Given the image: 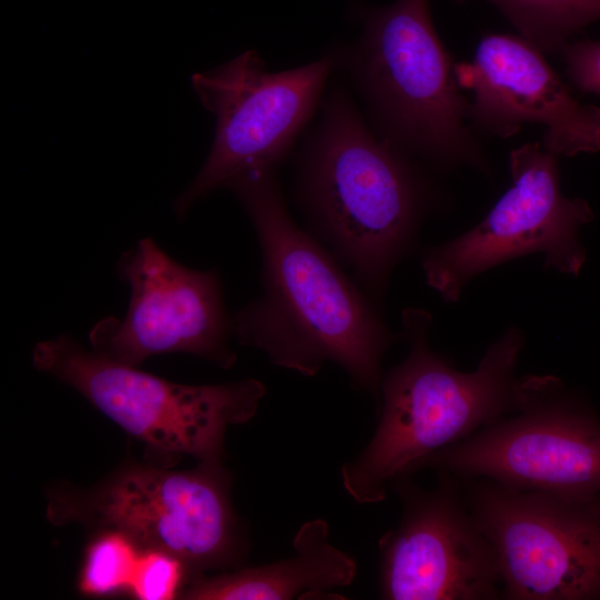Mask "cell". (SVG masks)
<instances>
[{
	"label": "cell",
	"mask_w": 600,
	"mask_h": 600,
	"mask_svg": "<svg viewBox=\"0 0 600 600\" xmlns=\"http://www.w3.org/2000/svg\"><path fill=\"white\" fill-rule=\"evenodd\" d=\"M297 193L319 241L376 299L430 202L414 159L378 133L342 88L322 101L302 146Z\"/></svg>",
	"instance_id": "2"
},
{
	"label": "cell",
	"mask_w": 600,
	"mask_h": 600,
	"mask_svg": "<svg viewBox=\"0 0 600 600\" xmlns=\"http://www.w3.org/2000/svg\"><path fill=\"white\" fill-rule=\"evenodd\" d=\"M141 548L128 534L106 528L86 548L78 588L86 596L129 591Z\"/></svg>",
	"instance_id": "16"
},
{
	"label": "cell",
	"mask_w": 600,
	"mask_h": 600,
	"mask_svg": "<svg viewBox=\"0 0 600 600\" xmlns=\"http://www.w3.org/2000/svg\"><path fill=\"white\" fill-rule=\"evenodd\" d=\"M33 366L80 392L158 458L220 462L229 426L249 421L266 394L256 379L189 386L113 361L69 336L37 343Z\"/></svg>",
	"instance_id": "5"
},
{
	"label": "cell",
	"mask_w": 600,
	"mask_h": 600,
	"mask_svg": "<svg viewBox=\"0 0 600 600\" xmlns=\"http://www.w3.org/2000/svg\"><path fill=\"white\" fill-rule=\"evenodd\" d=\"M432 491L397 480L399 526L379 541L380 591L389 600H493L501 584L491 544L452 478Z\"/></svg>",
	"instance_id": "12"
},
{
	"label": "cell",
	"mask_w": 600,
	"mask_h": 600,
	"mask_svg": "<svg viewBox=\"0 0 600 600\" xmlns=\"http://www.w3.org/2000/svg\"><path fill=\"white\" fill-rule=\"evenodd\" d=\"M467 504L506 600H600V494L572 498L478 479Z\"/></svg>",
	"instance_id": "8"
},
{
	"label": "cell",
	"mask_w": 600,
	"mask_h": 600,
	"mask_svg": "<svg viewBox=\"0 0 600 600\" xmlns=\"http://www.w3.org/2000/svg\"><path fill=\"white\" fill-rule=\"evenodd\" d=\"M407 358L381 381L382 411L366 449L341 467L342 484L359 503L386 497L389 482L419 470L437 451L469 437L528 401L537 376L516 378L523 346L518 329H509L471 372H461L431 351V316L422 309L402 312Z\"/></svg>",
	"instance_id": "3"
},
{
	"label": "cell",
	"mask_w": 600,
	"mask_h": 600,
	"mask_svg": "<svg viewBox=\"0 0 600 600\" xmlns=\"http://www.w3.org/2000/svg\"><path fill=\"white\" fill-rule=\"evenodd\" d=\"M336 64V56L328 54L271 72L256 50H248L192 74L193 91L214 118V137L202 168L174 202L177 217L243 173L278 170L314 116Z\"/></svg>",
	"instance_id": "6"
},
{
	"label": "cell",
	"mask_w": 600,
	"mask_h": 600,
	"mask_svg": "<svg viewBox=\"0 0 600 600\" xmlns=\"http://www.w3.org/2000/svg\"><path fill=\"white\" fill-rule=\"evenodd\" d=\"M544 56L519 34H484L471 61L454 63L458 84L471 93V126L500 139L542 126L541 144L558 158L599 151L600 108L579 101Z\"/></svg>",
	"instance_id": "13"
},
{
	"label": "cell",
	"mask_w": 600,
	"mask_h": 600,
	"mask_svg": "<svg viewBox=\"0 0 600 600\" xmlns=\"http://www.w3.org/2000/svg\"><path fill=\"white\" fill-rule=\"evenodd\" d=\"M117 270L131 288L129 307L122 319L108 317L93 326V351L131 367L172 352L196 354L222 368L236 362L229 347L232 319L217 271L178 263L151 238L123 253Z\"/></svg>",
	"instance_id": "11"
},
{
	"label": "cell",
	"mask_w": 600,
	"mask_h": 600,
	"mask_svg": "<svg viewBox=\"0 0 600 600\" xmlns=\"http://www.w3.org/2000/svg\"><path fill=\"white\" fill-rule=\"evenodd\" d=\"M220 462L194 470L130 466L84 492L57 493L48 516L57 523L117 529L141 549H159L201 570L231 564L238 554L236 518Z\"/></svg>",
	"instance_id": "7"
},
{
	"label": "cell",
	"mask_w": 600,
	"mask_h": 600,
	"mask_svg": "<svg viewBox=\"0 0 600 600\" xmlns=\"http://www.w3.org/2000/svg\"><path fill=\"white\" fill-rule=\"evenodd\" d=\"M360 37L343 62L374 130L411 158L437 168H489L469 120V98L433 24L429 0L356 2Z\"/></svg>",
	"instance_id": "4"
},
{
	"label": "cell",
	"mask_w": 600,
	"mask_h": 600,
	"mask_svg": "<svg viewBox=\"0 0 600 600\" xmlns=\"http://www.w3.org/2000/svg\"><path fill=\"white\" fill-rule=\"evenodd\" d=\"M483 1L493 6L520 37L544 54H559L586 28L600 22V0Z\"/></svg>",
	"instance_id": "15"
},
{
	"label": "cell",
	"mask_w": 600,
	"mask_h": 600,
	"mask_svg": "<svg viewBox=\"0 0 600 600\" xmlns=\"http://www.w3.org/2000/svg\"><path fill=\"white\" fill-rule=\"evenodd\" d=\"M424 467L520 490L599 496L600 418L558 379L538 377L520 410L429 456Z\"/></svg>",
	"instance_id": "9"
},
{
	"label": "cell",
	"mask_w": 600,
	"mask_h": 600,
	"mask_svg": "<svg viewBox=\"0 0 600 600\" xmlns=\"http://www.w3.org/2000/svg\"><path fill=\"white\" fill-rule=\"evenodd\" d=\"M509 164L511 186L483 220L423 257L427 283L446 301H457L476 274L531 252L562 273L576 276L584 263L578 231L593 213L587 201L563 196L558 157L527 142L511 150Z\"/></svg>",
	"instance_id": "10"
},
{
	"label": "cell",
	"mask_w": 600,
	"mask_h": 600,
	"mask_svg": "<svg viewBox=\"0 0 600 600\" xmlns=\"http://www.w3.org/2000/svg\"><path fill=\"white\" fill-rule=\"evenodd\" d=\"M188 566L159 549H141L130 592L140 600H170L180 596Z\"/></svg>",
	"instance_id": "17"
},
{
	"label": "cell",
	"mask_w": 600,
	"mask_h": 600,
	"mask_svg": "<svg viewBox=\"0 0 600 600\" xmlns=\"http://www.w3.org/2000/svg\"><path fill=\"white\" fill-rule=\"evenodd\" d=\"M228 189L247 211L262 258V292L231 318L236 338L309 377L334 362L354 387L377 393L393 336L371 297L291 218L277 170L249 171Z\"/></svg>",
	"instance_id": "1"
},
{
	"label": "cell",
	"mask_w": 600,
	"mask_h": 600,
	"mask_svg": "<svg viewBox=\"0 0 600 600\" xmlns=\"http://www.w3.org/2000/svg\"><path fill=\"white\" fill-rule=\"evenodd\" d=\"M294 554L267 566L217 577H196L180 593L191 600H289L323 596L349 586L357 573L354 560L329 541L328 524L306 522L293 539Z\"/></svg>",
	"instance_id": "14"
},
{
	"label": "cell",
	"mask_w": 600,
	"mask_h": 600,
	"mask_svg": "<svg viewBox=\"0 0 600 600\" xmlns=\"http://www.w3.org/2000/svg\"><path fill=\"white\" fill-rule=\"evenodd\" d=\"M559 54L568 83L581 92L600 96V39H574Z\"/></svg>",
	"instance_id": "18"
}]
</instances>
